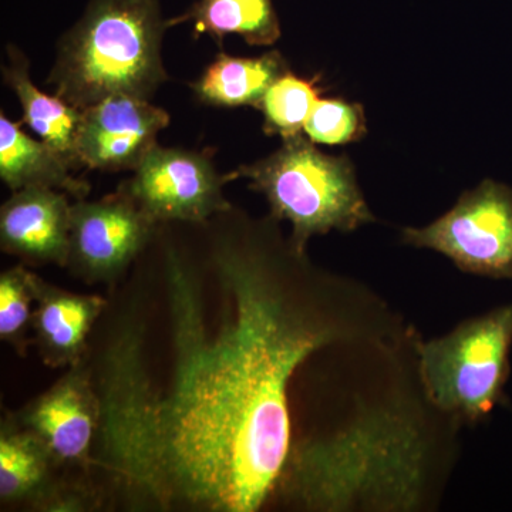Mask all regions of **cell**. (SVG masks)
<instances>
[{
    "label": "cell",
    "instance_id": "cell-1",
    "mask_svg": "<svg viewBox=\"0 0 512 512\" xmlns=\"http://www.w3.org/2000/svg\"><path fill=\"white\" fill-rule=\"evenodd\" d=\"M201 266L164 252L171 362L138 359L130 326L101 356L93 470L134 510L256 512L293 453L289 387L302 363L348 336L328 286L274 218L214 217Z\"/></svg>",
    "mask_w": 512,
    "mask_h": 512
},
{
    "label": "cell",
    "instance_id": "cell-2",
    "mask_svg": "<svg viewBox=\"0 0 512 512\" xmlns=\"http://www.w3.org/2000/svg\"><path fill=\"white\" fill-rule=\"evenodd\" d=\"M165 28L157 0H90L63 36L47 83L80 110L113 96L150 100L167 80Z\"/></svg>",
    "mask_w": 512,
    "mask_h": 512
},
{
    "label": "cell",
    "instance_id": "cell-3",
    "mask_svg": "<svg viewBox=\"0 0 512 512\" xmlns=\"http://www.w3.org/2000/svg\"><path fill=\"white\" fill-rule=\"evenodd\" d=\"M229 181L247 178L265 195L271 218L292 225L289 244L305 254L309 239L332 229L355 231L375 221L356 183L348 157L323 154L309 138L296 136L264 160L241 165Z\"/></svg>",
    "mask_w": 512,
    "mask_h": 512
},
{
    "label": "cell",
    "instance_id": "cell-4",
    "mask_svg": "<svg viewBox=\"0 0 512 512\" xmlns=\"http://www.w3.org/2000/svg\"><path fill=\"white\" fill-rule=\"evenodd\" d=\"M350 431L332 440L308 441L293 448L291 463L281 490L303 507L315 511H340L356 498H380L382 488L387 503L396 495L399 507L409 505L410 495L419 483L420 454L397 456L404 450L380 429Z\"/></svg>",
    "mask_w": 512,
    "mask_h": 512
},
{
    "label": "cell",
    "instance_id": "cell-5",
    "mask_svg": "<svg viewBox=\"0 0 512 512\" xmlns=\"http://www.w3.org/2000/svg\"><path fill=\"white\" fill-rule=\"evenodd\" d=\"M512 305L468 319L420 346L427 396L443 412L478 421L503 397L510 376Z\"/></svg>",
    "mask_w": 512,
    "mask_h": 512
},
{
    "label": "cell",
    "instance_id": "cell-6",
    "mask_svg": "<svg viewBox=\"0 0 512 512\" xmlns=\"http://www.w3.org/2000/svg\"><path fill=\"white\" fill-rule=\"evenodd\" d=\"M403 241L440 252L467 274L512 279V188L485 180L429 227L403 229Z\"/></svg>",
    "mask_w": 512,
    "mask_h": 512
},
{
    "label": "cell",
    "instance_id": "cell-7",
    "mask_svg": "<svg viewBox=\"0 0 512 512\" xmlns=\"http://www.w3.org/2000/svg\"><path fill=\"white\" fill-rule=\"evenodd\" d=\"M227 183L207 154L156 146L119 191L156 224L198 225L234 208L222 191Z\"/></svg>",
    "mask_w": 512,
    "mask_h": 512
},
{
    "label": "cell",
    "instance_id": "cell-8",
    "mask_svg": "<svg viewBox=\"0 0 512 512\" xmlns=\"http://www.w3.org/2000/svg\"><path fill=\"white\" fill-rule=\"evenodd\" d=\"M156 222L123 192L72 205L67 268L86 284H113L153 239Z\"/></svg>",
    "mask_w": 512,
    "mask_h": 512
},
{
    "label": "cell",
    "instance_id": "cell-9",
    "mask_svg": "<svg viewBox=\"0 0 512 512\" xmlns=\"http://www.w3.org/2000/svg\"><path fill=\"white\" fill-rule=\"evenodd\" d=\"M13 416L45 443L59 468L93 470L101 399L86 360L69 367L50 389Z\"/></svg>",
    "mask_w": 512,
    "mask_h": 512
},
{
    "label": "cell",
    "instance_id": "cell-10",
    "mask_svg": "<svg viewBox=\"0 0 512 512\" xmlns=\"http://www.w3.org/2000/svg\"><path fill=\"white\" fill-rule=\"evenodd\" d=\"M168 123L167 111L150 100L113 96L87 107L77 138L83 167L110 173L136 170Z\"/></svg>",
    "mask_w": 512,
    "mask_h": 512
},
{
    "label": "cell",
    "instance_id": "cell-11",
    "mask_svg": "<svg viewBox=\"0 0 512 512\" xmlns=\"http://www.w3.org/2000/svg\"><path fill=\"white\" fill-rule=\"evenodd\" d=\"M72 205L66 192L28 187L0 208V247L30 265L67 268Z\"/></svg>",
    "mask_w": 512,
    "mask_h": 512
},
{
    "label": "cell",
    "instance_id": "cell-12",
    "mask_svg": "<svg viewBox=\"0 0 512 512\" xmlns=\"http://www.w3.org/2000/svg\"><path fill=\"white\" fill-rule=\"evenodd\" d=\"M107 301L49 284L36 276L33 342L40 359L52 369H69L83 362L90 332Z\"/></svg>",
    "mask_w": 512,
    "mask_h": 512
},
{
    "label": "cell",
    "instance_id": "cell-13",
    "mask_svg": "<svg viewBox=\"0 0 512 512\" xmlns=\"http://www.w3.org/2000/svg\"><path fill=\"white\" fill-rule=\"evenodd\" d=\"M60 470L49 448L33 431L6 414L0 423V504L35 510L56 483Z\"/></svg>",
    "mask_w": 512,
    "mask_h": 512
},
{
    "label": "cell",
    "instance_id": "cell-14",
    "mask_svg": "<svg viewBox=\"0 0 512 512\" xmlns=\"http://www.w3.org/2000/svg\"><path fill=\"white\" fill-rule=\"evenodd\" d=\"M73 168L46 144L33 140L19 124L0 116V178L13 192L28 187L52 188L76 200H86L90 184L72 174Z\"/></svg>",
    "mask_w": 512,
    "mask_h": 512
},
{
    "label": "cell",
    "instance_id": "cell-15",
    "mask_svg": "<svg viewBox=\"0 0 512 512\" xmlns=\"http://www.w3.org/2000/svg\"><path fill=\"white\" fill-rule=\"evenodd\" d=\"M8 53L10 64L3 67V77L22 104L23 121L42 141L55 148L73 170L83 167L77 151L83 110L59 96L40 92L30 80L29 62L25 56L15 47H9Z\"/></svg>",
    "mask_w": 512,
    "mask_h": 512
},
{
    "label": "cell",
    "instance_id": "cell-16",
    "mask_svg": "<svg viewBox=\"0 0 512 512\" xmlns=\"http://www.w3.org/2000/svg\"><path fill=\"white\" fill-rule=\"evenodd\" d=\"M288 72L284 57L269 52L259 57L220 53L198 82L192 84L202 103L215 107H258L269 87Z\"/></svg>",
    "mask_w": 512,
    "mask_h": 512
},
{
    "label": "cell",
    "instance_id": "cell-17",
    "mask_svg": "<svg viewBox=\"0 0 512 512\" xmlns=\"http://www.w3.org/2000/svg\"><path fill=\"white\" fill-rule=\"evenodd\" d=\"M192 20L195 36L210 33L224 39L237 33L252 46H271L281 37V26L272 0H200L180 18L168 20V26Z\"/></svg>",
    "mask_w": 512,
    "mask_h": 512
},
{
    "label": "cell",
    "instance_id": "cell-18",
    "mask_svg": "<svg viewBox=\"0 0 512 512\" xmlns=\"http://www.w3.org/2000/svg\"><path fill=\"white\" fill-rule=\"evenodd\" d=\"M319 94L318 77L306 80L289 70L282 74L256 107L264 114L265 133L284 140L301 136Z\"/></svg>",
    "mask_w": 512,
    "mask_h": 512
},
{
    "label": "cell",
    "instance_id": "cell-19",
    "mask_svg": "<svg viewBox=\"0 0 512 512\" xmlns=\"http://www.w3.org/2000/svg\"><path fill=\"white\" fill-rule=\"evenodd\" d=\"M36 274L16 265L0 275V339L25 357L35 346L32 330L36 303Z\"/></svg>",
    "mask_w": 512,
    "mask_h": 512
},
{
    "label": "cell",
    "instance_id": "cell-20",
    "mask_svg": "<svg viewBox=\"0 0 512 512\" xmlns=\"http://www.w3.org/2000/svg\"><path fill=\"white\" fill-rule=\"evenodd\" d=\"M312 143L345 146L366 134L365 111L360 104L343 99L316 101L303 127Z\"/></svg>",
    "mask_w": 512,
    "mask_h": 512
},
{
    "label": "cell",
    "instance_id": "cell-21",
    "mask_svg": "<svg viewBox=\"0 0 512 512\" xmlns=\"http://www.w3.org/2000/svg\"><path fill=\"white\" fill-rule=\"evenodd\" d=\"M101 495L96 487L87 481L63 480L57 478L36 511L82 512L96 510L101 505Z\"/></svg>",
    "mask_w": 512,
    "mask_h": 512
}]
</instances>
